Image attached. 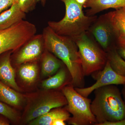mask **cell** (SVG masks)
Wrapping results in <instances>:
<instances>
[{"instance_id": "obj_4", "label": "cell", "mask_w": 125, "mask_h": 125, "mask_svg": "<svg viewBox=\"0 0 125 125\" xmlns=\"http://www.w3.org/2000/svg\"><path fill=\"white\" fill-rule=\"evenodd\" d=\"M25 96L27 104L21 120L24 124H28L51 109L64 107L67 104L61 89H44Z\"/></svg>"}, {"instance_id": "obj_26", "label": "cell", "mask_w": 125, "mask_h": 125, "mask_svg": "<svg viewBox=\"0 0 125 125\" xmlns=\"http://www.w3.org/2000/svg\"><path fill=\"white\" fill-rule=\"evenodd\" d=\"M65 121L62 119H57L53 122L52 125H66V123Z\"/></svg>"}, {"instance_id": "obj_3", "label": "cell", "mask_w": 125, "mask_h": 125, "mask_svg": "<svg viewBox=\"0 0 125 125\" xmlns=\"http://www.w3.org/2000/svg\"><path fill=\"white\" fill-rule=\"evenodd\" d=\"M61 0L65 6L64 17L58 22L49 21L48 26L56 33L69 37L74 41L89 31L97 17L85 15L83 6L75 0Z\"/></svg>"}, {"instance_id": "obj_20", "label": "cell", "mask_w": 125, "mask_h": 125, "mask_svg": "<svg viewBox=\"0 0 125 125\" xmlns=\"http://www.w3.org/2000/svg\"><path fill=\"white\" fill-rule=\"evenodd\" d=\"M108 61L112 69L117 73L125 77V60L121 56L115 48L106 52Z\"/></svg>"}, {"instance_id": "obj_16", "label": "cell", "mask_w": 125, "mask_h": 125, "mask_svg": "<svg viewBox=\"0 0 125 125\" xmlns=\"http://www.w3.org/2000/svg\"><path fill=\"white\" fill-rule=\"evenodd\" d=\"M70 117L71 114L64 108H56L30 122L28 125H52L53 122L57 119H62L67 121Z\"/></svg>"}, {"instance_id": "obj_28", "label": "cell", "mask_w": 125, "mask_h": 125, "mask_svg": "<svg viewBox=\"0 0 125 125\" xmlns=\"http://www.w3.org/2000/svg\"><path fill=\"white\" fill-rule=\"evenodd\" d=\"M75 0L78 4L83 6L88 0Z\"/></svg>"}, {"instance_id": "obj_13", "label": "cell", "mask_w": 125, "mask_h": 125, "mask_svg": "<svg viewBox=\"0 0 125 125\" xmlns=\"http://www.w3.org/2000/svg\"><path fill=\"white\" fill-rule=\"evenodd\" d=\"M26 13L21 9L19 3H14L0 14V30L5 29L23 20Z\"/></svg>"}, {"instance_id": "obj_1", "label": "cell", "mask_w": 125, "mask_h": 125, "mask_svg": "<svg viewBox=\"0 0 125 125\" xmlns=\"http://www.w3.org/2000/svg\"><path fill=\"white\" fill-rule=\"evenodd\" d=\"M45 48L64 63L72 77V85L75 88L84 87V76L78 47L73 40L69 37L56 33L49 27L42 32Z\"/></svg>"}, {"instance_id": "obj_15", "label": "cell", "mask_w": 125, "mask_h": 125, "mask_svg": "<svg viewBox=\"0 0 125 125\" xmlns=\"http://www.w3.org/2000/svg\"><path fill=\"white\" fill-rule=\"evenodd\" d=\"M117 42H125V7L107 13Z\"/></svg>"}, {"instance_id": "obj_31", "label": "cell", "mask_w": 125, "mask_h": 125, "mask_svg": "<svg viewBox=\"0 0 125 125\" xmlns=\"http://www.w3.org/2000/svg\"><path fill=\"white\" fill-rule=\"evenodd\" d=\"M20 0H15V3H19Z\"/></svg>"}, {"instance_id": "obj_5", "label": "cell", "mask_w": 125, "mask_h": 125, "mask_svg": "<svg viewBox=\"0 0 125 125\" xmlns=\"http://www.w3.org/2000/svg\"><path fill=\"white\" fill-rule=\"evenodd\" d=\"M61 90L67 102V105L64 107L72 115L67 121L68 124L96 125L97 120L90 108L91 99L79 93L71 84L65 85Z\"/></svg>"}, {"instance_id": "obj_8", "label": "cell", "mask_w": 125, "mask_h": 125, "mask_svg": "<svg viewBox=\"0 0 125 125\" xmlns=\"http://www.w3.org/2000/svg\"><path fill=\"white\" fill-rule=\"evenodd\" d=\"M45 49L42 34H36L12 52L10 57L11 64L19 66L26 62L38 61L40 60Z\"/></svg>"}, {"instance_id": "obj_30", "label": "cell", "mask_w": 125, "mask_h": 125, "mask_svg": "<svg viewBox=\"0 0 125 125\" xmlns=\"http://www.w3.org/2000/svg\"><path fill=\"white\" fill-rule=\"evenodd\" d=\"M40 1H41V3H42L43 6H45L46 0H40Z\"/></svg>"}, {"instance_id": "obj_18", "label": "cell", "mask_w": 125, "mask_h": 125, "mask_svg": "<svg viewBox=\"0 0 125 125\" xmlns=\"http://www.w3.org/2000/svg\"><path fill=\"white\" fill-rule=\"evenodd\" d=\"M69 74L67 67L65 69L62 66L55 74L42 81V87L46 90H61L65 85L71 84V80L68 79Z\"/></svg>"}, {"instance_id": "obj_10", "label": "cell", "mask_w": 125, "mask_h": 125, "mask_svg": "<svg viewBox=\"0 0 125 125\" xmlns=\"http://www.w3.org/2000/svg\"><path fill=\"white\" fill-rule=\"evenodd\" d=\"M101 47L106 52L113 48L112 44L115 36L107 14L96 19L89 30Z\"/></svg>"}, {"instance_id": "obj_29", "label": "cell", "mask_w": 125, "mask_h": 125, "mask_svg": "<svg viewBox=\"0 0 125 125\" xmlns=\"http://www.w3.org/2000/svg\"><path fill=\"white\" fill-rule=\"evenodd\" d=\"M121 93L123 100H124L125 103V84L123 85V87L122 88V90Z\"/></svg>"}, {"instance_id": "obj_7", "label": "cell", "mask_w": 125, "mask_h": 125, "mask_svg": "<svg viewBox=\"0 0 125 125\" xmlns=\"http://www.w3.org/2000/svg\"><path fill=\"white\" fill-rule=\"evenodd\" d=\"M35 25L22 20L5 29L0 30V54L15 51L36 34Z\"/></svg>"}, {"instance_id": "obj_9", "label": "cell", "mask_w": 125, "mask_h": 125, "mask_svg": "<svg viewBox=\"0 0 125 125\" xmlns=\"http://www.w3.org/2000/svg\"><path fill=\"white\" fill-rule=\"evenodd\" d=\"M96 81L93 84L87 88H75L76 91L84 97H88L95 89L110 85L125 84V77L117 73L112 69L108 61L102 70L92 75Z\"/></svg>"}, {"instance_id": "obj_19", "label": "cell", "mask_w": 125, "mask_h": 125, "mask_svg": "<svg viewBox=\"0 0 125 125\" xmlns=\"http://www.w3.org/2000/svg\"><path fill=\"white\" fill-rule=\"evenodd\" d=\"M38 70V61L27 62L20 65L19 74L25 83H32L37 78Z\"/></svg>"}, {"instance_id": "obj_6", "label": "cell", "mask_w": 125, "mask_h": 125, "mask_svg": "<svg viewBox=\"0 0 125 125\" xmlns=\"http://www.w3.org/2000/svg\"><path fill=\"white\" fill-rule=\"evenodd\" d=\"M74 41L78 47L84 76L103 69L108 61L107 53L89 37L87 32Z\"/></svg>"}, {"instance_id": "obj_23", "label": "cell", "mask_w": 125, "mask_h": 125, "mask_svg": "<svg viewBox=\"0 0 125 125\" xmlns=\"http://www.w3.org/2000/svg\"><path fill=\"white\" fill-rule=\"evenodd\" d=\"M15 0H0V14L11 7Z\"/></svg>"}, {"instance_id": "obj_11", "label": "cell", "mask_w": 125, "mask_h": 125, "mask_svg": "<svg viewBox=\"0 0 125 125\" xmlns=\"http://www.w3.org/2000/svg\"><path fill=\"white\" fill-rule=\"evenodd\" d=\"M13 51L0 54V81L18 92L21 91L15 80V73L11 63Z\"/></svg>"}, {"instance_id": "obj_25", "label": "cell", "mask_w": 125, "mask_h": 125, "mask_svg": "<svg viewBox=\"0 0 125 125\" xmlns=\"http://www.w3.org/2000/svg\"><path fill=\"white\" fill-rule=\"evenodd\" d=\"M102 125H125V118L118 121L113 122H106Z\"/></svg>"}, {"instance_id": "obj_27", "label": "cell", "mask_w": 125, "mask_h": 125, "mask_svg": "<svg viewBox=\"0 0 125 125\" xmlns=\"http://www.w3.org/2000/svg\"><path fill=\"white\" fill-rule=\"evenodd\" d=\"M10 122L7 118H4L0 117V125H9Z\"/></svg>"}, {"instance_id": "obj_22", "label": "cell", "mask_w": 125, "mask_h": 125, "mask_svg": "<svg viewBox=\"0 0 125 125\" xmlns=\"http://www.w3.org/2000/svg\"><path fill=\"white\" fill-rule=\"evenodd\" d=\"M40 0H20L19 5L22 11L25 13L35 9L37 3Z\"/></svg>"}, {"instance_id": "obj_14", "label": "cell", "mask_w": 125, "mask_h": 125, "mask_svg": "<svg viewBox=\"0 0 125 125\" xmlns=\"http://www.w3.org/2000/svg\"><path fill=\"white\" fill-rule=\"evenodd\" d=\"M0 101L13 107L20 108L26 101V99L25 95L0 81Z\"/></svg>"}, {"instance_id": "obj_12", "label": "cell", "mask_w": 125, "mask_h": 125, "mask_svg": "<svg viewBox=\"0 0 125 125\" xmlns=\"http://www.w3.org/2000/svg\"><path fill=\"white\" fill-rule=\"evenodd\" d=\"M89 8L87 15L93 16L101 11L107 9L116 10L125 7V0H88L83 5Z\"/></svg>"}, {"instance_id": "obj_24", "label": "cell", "mask_w": 125, "mask_h": 125, "mask_svg": "<svg viewBox=\"0 0 125 125\" xmlns=\"http://www.w3.org/2000/svg\"><path fill=\"white\" fill-rule=\"evenodd\" d=\"M115 49L119 55L125 60V42H117Z\"/></svg>"}, {"instance_id": "obj_21", "label": "cell", "mask_w": 125, "mask_h": 125, "mask_svg": "<svg viewBox=\"0 0 125 125\" xmlns=\"http://www.w3.org/2000/svg\"><path fill=\"white\" fill-rule=\"evenodd\" d=\"M0 114L13 123H17L21 120L18 112L10 105L0 102Z\"/></svg>"}, {"instance_id": "obj_2", "label": "cell", "mask_w": 125, "mask_h": 125, "mask_svg": "<svg viewBox=\"0 0 125 125\" xmlns=\"http://www.w3.org/2000/svg\"><path fill=\"white\" fill-rule=\"evenodd\" d=\"M94 92V98L90 108L97 120L96 125L115 122L125 118V103L116 85L100 87Z\"/></svg>"}, {"instance_id": "obj_17", "label": "cell", "mask_w": 125, "mask_h": 125, "mask_svg": "<svg viewBox=\"0 0 125 125\" xmlns=\"http://www.w3.org/2000/svg\"><path fill=\"white\" fill-rule=\"evenodd\" d=\"M42 74L43 76H52L62 67L64 63L45 48L40 59Z\"/></svg>"}]
</instances>
